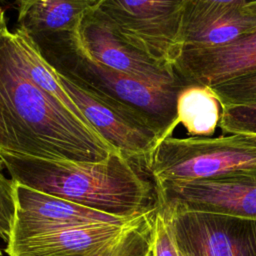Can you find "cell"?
I'll return each instance as SVG.
<instances>
[{
    "label": "cell",
    "mask_w": 256,
    "mask_h": 256,
    "mask_svg": "<svg viewBox=\"0 0 256 256\" xmlns=\"http://www.w3.org/2000/svg\"><path fill=\"white\" fill-rule=\"evenodd\" d=\"M0 151L81 162L116 151L28 77L8 27L0 32Z\"/></svg>",
    "instance_id": "obj_1"
},
{
    "label": "cell",
    "mask_w": 256,
    "mask_h": 256,
    "mask_svg": "<svg viewBox=\"0 0 256 256\" xmlns=\"http://www.w3.org/2000/svg\"><path fill=\"white\" fill-rule=\"evenodd\" d=\"M0 164L16 183L113 216L138 217L158 207L155 183L146 167L118 150L100 162L0 151Z\"/></svg>",
    "instance_id": "obj_2"
},
{
    "label": "cell",
    "mask_w": 256,
    "mask_h": 256,
    "mask_svg": "<svg viewBox=\"0 0 256 256\" xmlns=\"http://www.w3.org/2000/svg\"><path fill=\"white\" fill-rule=\"evenodd\" d=\"M52 69L79 88L147 123L161 138L178 126L177 98L187 84L156 85L109 68L86 51L78 26L72 30L29 36Z\"/></svg>",
    "instance_id": "obj_3"
},
{
    "label": "cell",
    "mask_w": 256,
    "mask_h": 256,
    "mask_svg": "<svg viewBox=\"0 0 256 256\" xmlns=\"http://www.w3.org/2000/svg\"><path fill=\"white\" fill-rule=\"evenodd\" d=\"M256 165V137L169 136L156 146L146 169L155 183H187L216 178Z\"/></svg>",
    "instance_id": "obj_4"
},
{
    "label": "cell",
    "mask_w": 256,
    "mask_h": 256,
    "mask_svg": "<svg viewBox=\"0 0 256 256\" xmlns=\"http://www.w3.org/2000/svg\"><path fill=\"white\" fill-rule=\"evenodd\" d=\"M93 9L126 43L173 64L183 49L184 0H98Z\"/></svg>",
    "instance_id": "obj_5"
},
{
    "label": "cell",
    "mask_w": 256,
    "mask_h": 256,
    "mask_svg": "<svg viewBox=\"0 0 256 256\" xmlns=\"http://www.w3.org/2000/svg\"><path fill=\"white\" fill-rule=\"evenodd\" d=\"M157 209L165 217L181 256H256V220Z\"/></svg>",
    "instance_id": "obj_6"
},
{
    "label": "cell",
    "mask_w": 256,
    "mask_h": 256,
    "mask_svg": "<svg viewBox=\"0 0 256 256\" xmlns=\"http://www.w3.org/2000/svg\"><path fill=\"white\" fill-rule=\"evenodd\" d=\"M155 187L158 208L168 212L202 211L256 220V165L212 179Z\"/></svg>",
    "instance_id": "obj_7"
},
{
    "label": "cell",
    "mask_w": 256,
    "mask_h": 256,
    "mask_svg": "<svg viewBox=\"0 0 256 256\" xmlns=\"http://www.w3.org/2000/svg\"><path fill=\"white\" fill-rule=\"evenodd\" d=\"M57 75L65 91L94 130L125 157L146 167L150 155L161 141L159 135L135 115Z\"/></svg>",
    "instance_id": "obj_8"
},
{
    "label": "cell",
    "mask_w": 256,
    "mask_h": 256,
    "mask_svg": "<svg viewBox=\"0 0 256 256\" xmlns=\"http://www.w3.org/2000/svg\"><path fill=\"white\" fill-rule=\"evenodd\" d=\"M14 215L8 241L66 228L131 220L96 211L14 182ZM139 217V216H138Z\"/></svg>",
    "instance_id": "obj_9"
},
{
    "label": "cell",
    "mask_w": 256,
    "mask_h": 256,
    "mask_svg": "<svg viewBox=\"0 0 256 256\" xmlns=\"http://www.w3.org/2000/svg\"><path fill=\"white\" fill-rule=\"evenodd\" d=\"M78 32L89 55L109 68L156 85L183 82L171 64L156 60L123 41L93 8L81 19Z\"/></svg>",
    "instance_id": "obj_10"
},
{
    "label": "cell",
    "mask_w": 256,
    "mask_h": 256,
    "mask_svg": "<svg viewBox=\"0 0 256 256\" xmlns=\"http://www.w3.org/2000/svg\"><path fill=\"white\" fill-rule=\"evenodd\" d=\"M187 85L215 86L256 73V29L219 47H183L172 64Z\"/></svg>",
    "instance_id": "obj_11"
},
{
    "label": "cell",
    "mask_w": 256,
    "mask_h": 256,
    "mask_svg": "<svg viewBox=\"0 0 256 256\" xmlns=\"http://www.w3.org/2000/svg\"><path fill=\"white\" fill-rule=\"evenodd\" d=\"M145 215L120 223L82 225L8 241L6 253L8 256H96L116 243Z\"/></svg>",
    "instance_id": "obj_12"
},
{
    "label": "cell",
    "mask_w": 256,
    "mask_h": 256,
    "mask_svg": "<svg viewBox=\"0 0 256 256\" xmlns=\"http://www.w3.org/2000/svg\"><path fill=\"white\" fill-rule=\"evenodd\" d=\"M98 0H16V29L28 36L75 29Z\"/></svg>",
    "instance_id": "obj_13"
},
{
    "label": "cell",
    "mask_w": 256,
    "mask_h": 256,
    "mask_svg": "<svg viewBox=\"0 0 256 256\" xmlns=\"http://www.w3.org/2000/svg\"><path fill=\"white\" fill-rule=\"evenodd\" d=\"M256 29V1L230 7L184 32L183 47L225 46Z\"/></svg>",
    "instance_id": "obj_14"
},
{
    "label": "cell",
    "mask_w": 256,
    "mask_h": 256,
    "mask_svg": "<svg viewBox=\"0 0 256 256\" xmlns=\"http://www.w3.org/2000/svg\"><path fill=\"white\" fill-rule=\"evenodd\" d=\"M221 113V103L208 86L188 84L178 94V121L191 136H212Z\"/></svg>",
    "instance_id": "obj_15"
},
{
    "label": "cell",
    "mask_w": 256,
    "mask_h": 256,
    "mask_svg": "<svg viewBox=\"0 0 256 256\" xmlns=\"http://www.w3.org/2000/svg\"><path fill=\"white\" fill-rule=\"evenodd\" d=\"M13 34L21 65L28 77L41 90L61 103L78 119L90 125L81 113L78 106L65 91L57 73L41 56L31 38L17 29L13 31Z\"/></svg>",
    "instance_id": "obj_16"
},
{
    "label": "cell",
    "mask_w": 256,
    "mask_h": 256,
    "mask_svg": "<svg viewBox=\"0 0 256 256\" xmlns=\"http://www.w3.org/2000/svg\"><path fill=\"white\" fill-rule=\"evenodd\" d=\"M155 212L145 215L116 243L96 256H151Z\"/></svg>",
    "instance_id": "obj_17"
},
{
    "label": "cell",
    "mask_w": 256,
    "mask_h": 256,
    "mask_svg": "<svg viewBox=\"0 0 256 256\" xmlns=\"http://www.w3.org/2000/svg\"><path fill=\"white\" fill-rule=\"evenodd\" d=\"M219 127L225 134L256 137V102L223 106Z\"/></svg>",
    "instance_id": "obj_18"
},
{
    "label": "cell",
    "mask_w": 256,
    "mask_h": 256,
    "mask_svg": "<svg viewBox=\"0 0 256 256\" xmlns=\"http://www.w3.org/2000/svg\"><path fill=\"white\" fill-rule=\"evenodd\" d=\"M221 106L256 102V73L211 86Z\"/></svg>",
    "instance_id": "obj_19"
},
{
    "label": "cell",
    "mask_w": 256,
    "mask_h": 256,
    "mask_svg": "<svg viewBox=\"0 0 256 256\" xmlns=\"http://www.w3.org/2000/svg\"><path fill=\"white\" fill-rule=\"evenodd\" d=\"M256 0H184V32L212 18L230 7L244 5Z\"/></svg>",
    "instance_id": "obj_20"
},
{
    "label": "cell",
    "mask_w": 256,
    "mask_h": 256,
    "mask_svg": "<svg viewBox=\"0 0 256 256\" xmlns=\"http://www.w3.org/2000/svg\"><path fill=\"white\" fill-rule=\"evenodd\" d=\"M151 256H181L167 221L158 209L154 215Z\"/></svg>",
    "instance_id": "obj_21"
},
{
    "label": "cell",
    "mask_w": 256,
    "mask_h": 256,
    "mask_svg": "<svg viewBox=\"0 0 256 256\" xmlns=\"http://www.w3.org/2000/svg\"><path fill=\"white\" fill-rule=\"evenodd\" d=\"M14 215V203L0 196V236L8 240Z\"/></svg>",
    "instance_id": "obj_22"
},
{
    "label": "cell",
    "mask_w": 256,
    "mask_h": 256,
    "mask_svg": "<svg viewBox=\"0 0 256 256\" xmlns=\"http://www.w3.org/2000/svg\"><path fill=\"white\" fill-rule=\"evenodd\" d=\"M13 189H14V181L11 178L5 177L4 174L0 172V196L14 203Z\"/></svg>",
    "instance_id": "obj_23"
},
{
    "label": "cell",
    "mask_w": 256,
    "mask_h": 256,
    "mask_svg": "<svg viewBox=\"0 0 256 256\" xmlns=\"http://www.w3.org/2000/svg\"><path fill=\"white\" fill-rule=\"evenodd\" d=\"M7 27V20H6V14L5 10L0 5V32Z\"/></svg>",
    "instance_id": "obj_24"
},
{
    "label": "cell",
    "mask_w": 256,
    "mask_h": 256,
    "mask_svg": "<svg viewBox=\"0 0 256 256\" xmlns=\"http://www.w3.org/2000/svg\"><path fill=\"white\" fill-rule=\"evenodd\" d=\"M0 256H2V254H1V252H0Z\"/></svg>",
    "instance_id": "obj_25"
}]
</instances>
